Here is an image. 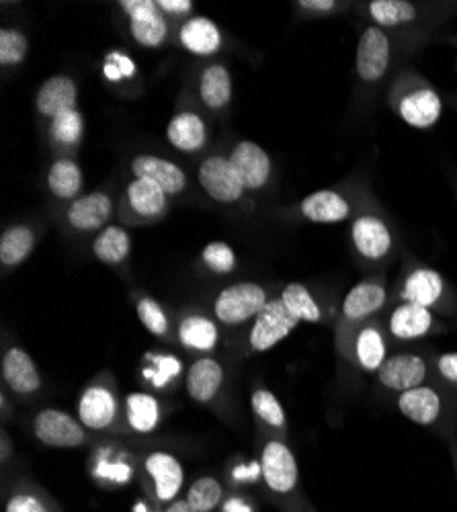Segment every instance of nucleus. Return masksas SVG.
<instances>
[{"mask_svg": "<svg viewBox=\"0 0 457 512\" xmlns=\"http://www.w3.org/2000/svg\"><path fill=\"white\" fill-rule=\"evenodd\" d=\"M0 406H3V420L9 418V400H7V390L0 394Z\"/></svg>", "mask_w": 457, "mask_h": 512, "instance_id": "603ef678", "label": "nucleus"}, {"mask_svg": "<svg viewBox=\"0 0 457 512\" xmlns=\"http://www.w3.org/2000/svg\"><path fill=\"white\" fill-rule=\"evenodd\" d=\"M46 187L48 193L64 205L85 195L82 193V189H85V175H82L80 164L72 156L54 158L46 173Z\"/></svg>", "mask_w": 457, "mask_h": 512, "instance_id": "7c9ffc66", "label": "nucleus"}, {"mask_svg": "<svg viewBox=\"0 0 457 512\" xmlns=\"http://www.w3.org/2000/svg\"><path fill=\"white\" fill-rule=\"evenodd\" d=\"M48 138L52 146L62 152L60 156H68L80 148L82 138H85V117L80 109H70L52 119L48 123Z\"/></svg>", "mask_w": 457, "mask_h": 512, "instance_id": "f704fd0d", "label": "nucleus"}, {"mask_svg": "<svg viewBox=\"0 0 457 512\" xmlns=\"http://www.w3.org/2000/svg\"><path fill=\"white\" fill-rule=\"evenodd\" d=\"M298 324L302 322L285 306L281 297H271L263 312L251 322V330H248L246 338V355H263L275 349L281 340L298 328Z\"/></svg>", "mask_w": 457, "mask_h": 512, "instance_id": "f8f14e48", "label": "nucleus"}, {"mask_svg": "<svg viewBox=\"0 0 457 512\" xmlns=\"http://www.w3.org/2000/svg\"><path fill=\"white\" fill-rule=\"evenodd\" d=\"M136 312L142 326L156 338H169L171 334V318L164 312L160 302L150 295H140L136 302Z\"/></svg>", "mask_w": 457, "mask_h": 512, "instance_id": "37998d69", "label": "nucleus"}, {"mask_svg": "<svg viewBox=\"0 0 457 512\" xmlns=\"http://www.w3.org/2000/svg\"><path fill=\"white\" fill-rule=\"evenodd\" d=\"M300 512H314L310 506H302V510Z\"/></svg>", "mask_w": 457, "mask_h": 512, "instance_id": "6e6d98bb", "label": "nucleus"}, {"mask_svg": "<svg viewBox=\"0 0 457 512\" xmlns=\"http://www.w3.org/2000/svg\"><path fill=\"white\" fill-rule=\"evenodd\" d=\"M404 56L394 39L376 25L361 29L355 52V101L367 105L378 97L388 78L396 76V66Z\"/></svg>", "mask_w": 457, "mask_h": 512, "instance_id": "f03ea898", "label": "nucleus"}, {"mask_svg": "<svg viewBox=\"0 0 457 512\" xmlns=\"http://www.w3.org/2000/svg\"><path fill=\"white\" fill-rule=\"evenodd\" d=\"M166 142L185 156H199L210 144V125L195 107H181L166 123Z\"/></svg>", "mask_w": 457, "mask_h": 512, "instance_id": "412c9836", "label": "nucleus"}, {"mask_svg": "<svg viewBox=\"0 0 457 512\" xmlns=\"http://www.w3.org/2000/svg\"><path fill=\"white\" fill-rule=\"evenodd\" d=\"M433 369L447 388L457 392V351L433 357Z\"/></svg>", "mask_w": 457, "mask_h": 512, "instance_id": "de8ad7c7", "label": "nucleus"}, {"mask_svg": "<svg viewBox=\"0 0 457 512\" xmlns=\"http://www.w3.org/2000/svg\"><path fill=\"white\" fill-rule=\"evenodd\" d=\"M392 297L396 302L423 306L439 316L457 314V291L451 287V283L437 269L421 263L406 252L402 256V269Z\"/></svg>", "mask_w": 457, "mask_h": 512, "instance_id": "20e7f679", "label": "nucleus"}, {"mask_svg": "<svg viewBox=\"0 0 457 512\" xmlns=\"http://www.w3.org/2000/svg\"><path fill=\"white\" fill-rule=\"evenodd\" d=\"M177 41L185 52L197 58H214L224 50L222 29L216 21L201 15H193L179 25Z\"/></svg>", "mask_w": 457, "mask_h": 512, "instance_id": "a878e982", "label": "nucleus"}, {"mask_svg": "<svg viewBox=\"0 0 457 512\" xmlns=\"http://www.w3.org/2000/svg\"><path fill=\"white\" fill-rule=\"evenodd\" d=\"M388 105L414 130H431L443 115V99L433 84L412 68H402L390 80Z\"/></svg>", "mask_w": 457, "mask_h": 512, "instance_id": "39448f33", "label": "nucleus"}, {"mask_svg": "<svg viewBox=\"0 0 457 512\" xmlns=\"http://www.w3.org/2000/svg\"><path fill=\"white\" fill-rule=\"evenodd\" d=\"M177 340L185 351L207 357L220 345L218 320L201 312H189L177 324Z\"/></svg>", "mask_w": 457, "mask_h": 512, "instance_id": "c756f323", "label": "nucleus"}, {"mask_svg": "<svg viewBox=\"0 0 457 512\" xmlns=\"http://www.w3.org/2000/svg\"><path fill=\"white\" fill-rule=\"evenodd\" d=\"M443 44H449V46H453L455 50H457V33H453V35H445V37H439Z\"/></svg>", "mask_w": 457, "mask_h": 512, "instance_id": "864d4df0", "label": "nucleus"}, {"mask_svg": "<svg viewBox=\"0 0 457 512\" xmlns=\"http://www.w3.org/2000/svg\"><path fill=\"white\" fill-rule=\"evenodd\" d=\"M5 512H60L54 500L33 484H19L5 502Z\"/></svg>", "mask_w": 457, "mask_h": 512, "instance_id": "58836bf2", "label": "nucleus"}, {"mask_svg": "<svg viewBox=\"0 0 457 512\" xmlns=\"http://www.w3.org/2000/svg\"><path fill=\"white\" fill-rule=\"evenodd\" d=\"M222 498H224L222 484L212 476H203L195 480L187 492V502L197 512H214L222 502Z\"/></svg>", "mask_w": 457, "mask_h": 512, "instance_id": "c03bdc74", "label": "nucleus"}, {"mask_svg": "<svg viewBox=\"0 0 457 512\" xmlns=\"http://www.w3.org/2000/svg\"><path fill=\"white\" fill-rule=\"evenodd\" d=\"M269 291L255 281H238L224 287L214 300V318L230 328L253 322L269 304Z\"/></svg>", "mask_w": 457, "mask_h": 512, "instance_id": "9b49d317", "label": "nucleus"}, {"mask_svg": "<svg viewBox=\"0 0 457 512\" xmlns=\"http://www.w3.org/2000/svg\"><path fill=\"white\" fill-rule=\"evenodd\" d=\"M173 199L160 187L144 179H130L117 199L115 218L126 228H140L162 222L169 216Z\"/></svg>", "mask_w": 457, "mask_h": 512, "instance_id": "6e6552de", "label": "nucleus"}, {"mask_svg": "<svg viewBox=\"0 0 457 512\" xmlns=\"http://www.w3.org/2000/svg\"><path fill=\"white\" fill-rule=\"evenodd\" d=\"M453 457H455V463H457V443L453 445Z\"/></svg>", "mask_w": 457, "mask_h": 512, "instance_id": "5fc2aeb1", "label": "nucleus"}, {"mask_svg": "<svg viewBox=\"0 0 457 512\" xmlns=\"http://www.w3.org/2000/svg\"><path fill=\"white\" fill-rule=\"evenodd\" d=\"M339 353L363 373H378L390 357L386 326L378 318L361 324L339 347Z\"/></svg>", "mask_w": 457, "mask_h": 512, "instance_id": "4468645a", "label": "nucleus"}, {"mask_svg": "<svg viewBox=\"0 0 457 512\" xmlns=\"http://www.w3.org/2000/svg\"><path fill=\"white\" fill-rule=\"evenodd\" d=\"M251 408L257 424H261V429L269 431L277 439L287 441V416L279 398L273 392L265 388H255L251 394Z\"/></svg>", "mask_w": 457, "mask_h": 512, "instance_id": "c9c22d12", "label": "nucleus"}, {"mask_svg": "<svg viewBox=\"0 0 457 512\" xmlns=\"http://www.w3.org/2000/svg\"><path fill=\"white\" fill-rule=\"evenodd\" d=\"M29 56V37L17 27L0 29V66L17 68Z\"/></svg>", "mask_w": 457, "mask_h": 512, "instance_id": "79ce46f5", "label": "nucleus"}, {"mask_svg": "<svg viewBox=\"0 0 457 512\" xmlns=\"http://www.w3.org/2000/svg\"><path fill=\"white\" fill-rule=\"evenodd\" d=\"M156 3H158L160 13L171 23L179 21V25H181L183 21L193 17L195 3H191V0H156Z\"/></svg>", "mask_w": 457, "mask_h": 512, "instance_id": "09e8293b", "label": "nucleus"}, {"mask_svg": "<svg viewBox=\"0 0 457 512\" xmlns=\"http://www.w3.org/2000/svg\"><path fill=\"white\" fill-rule=\"evenodd\" d=\"M281 300L285 302V306L292 310V314L300 320V322H308V324H324L328 320L326 312L322 310L320 302L314 297V293L304 285V283H287L281 293Z\"/></svg>", "mask_w": 457, "mask_h": 512, "instance_id": "e433bc0d", "label": "nucleus"}, {"mask_svg": "<svg viewBox=\"0 0 457 512\" xmlns=\"http://www.w3.org/2000/svg\"><path fill=\"white\" fill-rule=\"evenodd\" d=\"M261 476L275 496H292L300 484V469L287 441L269 437L261 449Z\"/></svg>", "mask_w": 457, "mask_h": 512, "instance_id": "dca6fc26", "label": "nucleus"}, {"mask_svg": "<svg viewBox=\"0 0 457 512\" xmlns=\"http://www.w3.org/2000/svg\"><path fill=\"white\" fill-rule=\"evenodd\" d=\"M130 175L134 179H144L160 187L171 199H179L189 191L187 170L158 154L142 152L130 160Z\"/></svg>", "mask_w": 457, "mask_h": 512, "instance_id": "6ab92c4d", "label": "nucleus"}, {"mask_svg": "<svg viewBox=\"0 0 457 512\" xmlns=\"http://www.w3.org/2000/svg\"><path fill=\"white\" fill-rule=\"evenodd\" d=\"M369 189L353 179L345 181L332 189H320L304 197L296 205V216L306 224H345L351 222L363 201L367 199Z\"/></svg>", "mask_w": 457, "mask_h": 512, "instance_id": "423d86ee", "label": "nucleus"}, {"mask_svg": "<svg viewBox=\"0 0 457 512\" xmlns=\"http://www.w3.org/2000/svg\"><path fill=\"white\" fill-rule=\"evenodd\" d=\"M201 265L207 273L226 277L232 275L238 267V256L236 250L222 240H214L210 244H205L201 250Z\"/></svg>", "mask_w": 457, "mask_h": 512, "instance_id": "a19ab883", "label": "nucleus"}, {"mask_svg": "<svg viewBox=\"0 0 457 512\" xmlns=\"http://www.w3.org/2000/svg\"><path fill=\"white\" fill-rule=\"evenodd\" d=\"M232 74L222 62L205 64L197 76V99L210 113H224L232 103Z\"/></svg>", "mask_w": 457, "mask_h": 512, "instance_id": "bb28decb", "label": "nucleus"}, {"mask_svg": "<svg viewBox=\"0 0 457 512\" xmlns=\"http://www.w3.org/2000/svg\"><path fill=\"white\" fill-rule=\"evenodd\" d=\"M123 422L136 435H152L162 422V404L148 392L123 396Z\"/></svg>", "mask_w": 457, "mask_h": 512, "instance_id": "2f4dec72", "label": "nucleus"}, {"mask_svg": "<svg viewBox=\"0 0 457 512\" xmlns=\"http://www.w3.org/2000/svg\"><path fill=\"white\" fill-rule=\"evenodd\" d=\"M349 3H339V0H298L294 9L306 19H326L345 13Z\"/></svg>", "mask_w": 457, "mask_h": 512, "instance_id": "49530a36", "label": "nucleus"}, {"mask_svg": "<svg viewBox=\"0 0 457 512\" xmlns=\"http://www.w3.org/2000/svg\"><path fill=\"white\" fill-rule=\"evenodd\" d=\"M0 447H3V451H0V463L7 465L9 463V455L13 451V443H11V439H9L5 429H3V433H0Z\"/></svg>", "mask_w": 457, "mask_h": 512, "instance_id": "8fccbe9b", "label": "nucleus"}, {"mask_svg": "<svg viewBox=\"0 0 457 512\" xmlns=\"http://www.w3.org/2000/svg\"><path fill=\"white\" fill-rule=\"evenodd\" d=\"M39 242V230L33 224L17 222L0 234V265L3 269L21 267L33 254Z\"/></svg>", "mask_w": 457, "mask_h": 512, "instance_id": "473e14b6", "label": "nucleus"}, {"mask_svg": "<svg viewBox=\"0 0 457 512\" xmlns=\"http://www.w3.org/2000/svg\"><path fill=\"white\" fill-rule=\"evenodd\" d=\"M119 11L128 19V31L138 46L158 50L169 44L173 27L166 19L156 0H121Z\"/></svg>", "mask_w": 457, "mask_h": 512, "instance_id": "ddd939ff", "label": "nucleus"}, {"mask_svg": "<svg viewBox=\"0 0 457 512\" xmlns=\"http://www.w3.org/2000/svg\"><path fill=\"white\" fill-rule=\"evenodd\" d=\"M142 465L158 502H173L179 498L185 484V469L175 455L166 451H152L144 457Z\"/></svg>", "mask_w": 457, "mask_h": 512, "instance_id": "b1692460", "label": "nucleus"}, {"mask_svg": "<svg viewBox=\"0 0 457 512\" xmlns=\"http://www.w3.org/2000/svg\"><path fill=\"white\" fill-rule=\"evenodd\" d=\"M197 183L201 191L214 203L226 207H240L246 211L255 209L253 197L246 193L238 173L226 154L212 152L203 156L197 166Z\"/></svg>", "mask_w": 457, "mask_h": 512, "instance_id": "1a4fd4ad", "label": "nucleus"}, {"mask_svg": "<svg viewBox=\"0 0 457 512\" xmlns=\"http://www.w3.org/2000/svg\"><path fill=\"white\" fill-rule=\"evenodd\" d=\"M367 25L384 29L402 56H412L455 13L457 3H414V0H369L355 5Z\"/></svg>", "mask_w": 457, "mask_h": 512, "instance_id": "f257e3e1", "label": "nucleus"}, {"mask_svg": "<svg viewBox=\"0 0 457 512\" xmlns=\"http://www.w3.org/2000/svg\"><path fill=\"white\" fill-rule=\"evenodd\" d=\"M384 326L398 343H412V340H421L445 330V326L439 322V314L408 302H396V306L388 312Z\"/></svg>", "mask_w": 457, "mask_h": 512, "instance_id": "aec40b11", "label": "nucleus"}, {"mask_svg": "<svg viewBox=\"0 0 457 512\" xmlns=\"http://www.w3.org/2000/svg\"><path fill=\"white\" fill-rule=\"evenodd\" d=\"M183 371V363L179 357L169 353H150L144 359L142 377L150 381V386L162 390L169 388L175 379H179Z\"/></svg>", "mask_w": 457, "mask_h": 512, "instance_id": "4c0bfd02", "label": "nucleus"}, {"mask_svg": "<svg viewBox=\"0 0 457 512\" xmlns=\"http://www.w3.org/2000/svg\"><path fill=\"white\" fill-rule=\"evenodd\" d=\"M76 416L87 431H113L123 418V400L117 396L115 381L109 375L93 379L76 400Z\"/></svg>", "mask_w": 457, "mask_h": 512, "instance_id": "9d476101", "label": "nucleus"}, {"mask_svg": "<svg viewBox=\"0 0 457 512\" xmlns=\"http://www.w3.org/2000/svg\"><path fill=\"white\" fill-rule=\"evenodd\" d=\"M103 76L109 84H130L138 76V68L130 56L123 52H109L103 64Z\"/></svg>", "mask_w": 457, "mask_h": 512, "instance_id": "a18cd8bd", "label": "nucleus"}, {"mask_svg": "<svg viewBox=\"0 0 457 512\" xmlns=\"http://www.w3.org/2000/svg\"><path fill=\"white\" fill-rule=\"evenodd\" d=\"M93 474L99 480H111L117 484H126L132 474L130 461L119 453V447H101L93 455Z\"/></svg>", "mask_w": 457, "mask_h": 512, "instance_id": "ea45409f", "label": "nucleus"}, {"mask_svg": "<svg viewBox=\"0 0 457 512\" xmlns=\"http://www.w3.org/2000/svg\"><path fill=\"white\" fill-rule=\"evenodd\" d=\"M376 375L386 390L404 394L425 386L431 375V363L419 353H396L386 359Z\"/></svg>", "mask_w": 457, "mask_h": 512, "instance_id": "5701e85b", "label": "nucleus"}, {"mask_svg": "<svg viewBox=\"0 0 457 512\" xmlns=\"http://www.w3.org/2000/svg\"><path fill=\"white\" fill-rule=\"evenodd\" d=\"M390 304V289L384 273L369 275L349 289L341 304V312L335 320L337 349L349 338V334L365 322L376 320Z\"/></svg>", "mask_w": 457, "mask_h": 512, "instance_id": "0eeeda50", "label": "nucleus"}, {"mask_svg": "<svg viewBox=\"0 0 457 512\" xmlns=\"http://www.w3.org/2000/svg\"><path fill=\"white\" fill-rule=\"evenodd\" d=\"M91 250L99 263L107 267H121L128 263L132 254V234L126 226L109 224L93 238Z\"/></svg>", "mask_w": 457, "mask_h": 512, "instance_id": "72a5a7b5", "label": "nucleus"}, {"mask_svg": "<svg viewBox=\"0 0 457 512\" xmlns=\"http://www.w3.org/2000/svg\"><path fill=\"white\" fill-rule=\"evenodd\" d=\"M226 156L248 195H261L271 187L275 168L269 152L263 146L253 140H238Z\"/></svg>", "mask_w": 457, "mask_h": 512, "instance_id": "f3484780", "label": "nucleus"}, {"mask_svg": "<svg viewBox=\"0 0 457 512\" xmlns=\"http://www.w3.org/2000/svg\"><path fill=\"white\" fill-rule=\"evenodd\" d=\"M0 375H3L5 390L21 400L35 398L44 388V379H41L33 357L17 345L5 349L3 361H0Z\"/></svg>", "mask_w": 457, "mask_h": 512, "instance_id": "4be33fe9", "label": "nucleus"}, {"mask_svg": "<svg viewBox=\"0 0 457 512\" xmlns=\"http://www.w3.org/2000/svg\"><path fill=\"white\" fill-rule=\"evenodd\" d=\"M396 406L400 414L406 416L410 422L421 426H435L445 418L447 396L439 388L425 383L421 388L398 394Z\"/></svg>", "mask_w": 457, "mask_h": 512, "instance_id": "393cba45", "label": "nucleus"}, {"mask_svg": "<svg viewBox=\"0 0 457 512\" xmlns=\"http://www.w3.org/2000/svg\"><path fill=\"white\" fill-rule=\"evenodd\" d=\"M164 512H197V510L187 502V498H177V500L169 502V506L164 508Z\"/></svg>", "mask_w": 457, "mask_h": 512, "instance_id": "3c124183", "label": "nucleus"}, {"mask_svg": "<svg viewBox=\"0 0 457 512\" xmlns=\"http://www.w3.org/2000/svg\"><path fill=\"white\" fill-rule=\"evenodd\" d=\"M349 224L351 250L361 267L378 271L392 263L398 254V234L371 193Z\"/></svg>", "mask_w": 457, "mask_h": 512, "instance_id": "7ed1b4c3", "label": "nucleus"}, {"mask_svg": "<svg viewBox=\"0 0 457 512\" xmlns=\"http://www.w3.org/2000/svg\"><path fill=\"white\" fill-rule=\"evenodd\" d=\"M224 367L214 357H199L195 359L185 375V388L193 402L197 404H212L222 388H224Z\"/></svg>", "mask_w": 457, "mask_h": 512, "instance_id": "c85d7f7f", "label": "nucleus"}, {"mask_svg": "<svg viewBox=\"0 0 457 512\" xmlns=\"http://www.w3.org/2000/svg\"><path fill=\"white\" fill-rule=\"evenodd\" d=\"M35 109L41 119L48 123L58 115L78 109V84L68 74H54L50 76L35 95Z\"/></svg>", "mask_w": 457, "mask_h": 512, "instance_id": "cd10ccee", "label": "nucleus"}, {"mask_svg": "<svg viewBox=\"0 0 457 512\" xmlns=\"http://www.w3.org/2000/svg\"><path fill=\"white\" fill-rule=\"evenodd\" d=\"M117 199L107 189L80 195L64 209L66 228L74 234H99L115 218Z\"/></svg>", "mask_w": 457, "mask_h": 512, "instance_id": "2eb2a0df", "label": "nucleus"}, {"mask_svg": "<svg viewBox=\"0 0 457 512\" xmlns=\"http://www.w3.org/2000/svg\"><path fill=\"white\" fill-rule=\"evenodd\" d=\"M33 435L41 445L52 449H76L89 441L85 424L58 408H44L35 414Z\"/></svg>", "mask_w": 457, "mask_h": 512, "instance_id": "a211bd4d", "label": "nucleus"}]
</instances>
